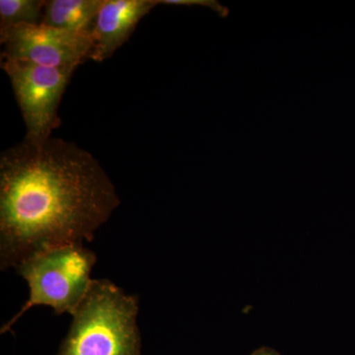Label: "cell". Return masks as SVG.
<instances>
[{
  "instance_id": "6da1fadb",
  "label": "cell",
  "mask_w": 355,
  "mask_h": 355,
  "mask_svg": "<svg viewBox=\"0 0 355 355\" xmlns=\"http://www.w3.org/2000/svg\"><path fill=\"white\" fill-rule=\"evenodd\" d=\"M121 200L99 161L62 139L23 140L0 156V261L92 241Z\"/></svg>"
},
{
  "instance_id": "7a4b0ae2",
  "label": "cell",
  "mask_w": 355,
  "mask_h": 355,
  "mask_svg": "<svg viewBox=\"0 0 355 355\" xmlns=\"http://www.w3.org/2000/svg\"><path fill=\"white\" fill-rule=\"evenodd\" d=\"M139 303L110 280L93 279L58 355H139Z\"/></svg>"
},
{
  "instance_id": "3957f363",
  "label": "cell",
  "mask_w": 355,
  "mask_h": 355,
  "mask_svg": "<svg viewBox=\"0 0 355 355\" xmlns=\"http://www.w3.org/2000/svg\"><path fill=\"white\" fill-rule=\"evenodd\" d=\"M95 263V254L79 243L49 248L20 261L16 268L29 286V299L1 333L34 306H49L58 315H73L87 295Z\"/></svg>"
},
{
  "instance_id": "277c9868",
  "label": "cell",
  "mask_w": 355,
  "mask_h": 355,
  "mask_svg": "<svg viewBox=\"0 0 355 355\" xmlns=\"http://www.w3.org/2000/svg\"><path fill=\"white\" fill-rule=\"evenodd\" d=\"M24 119L25 139L41 141L51 137L62 120L58 107L76 69L41 67L22 60H1Z\"/></svg>"
},
{
  "instance_id": "5b68a950",
  "label": "cell",
  "mask_w": 355,
  "mask_h": 355,
  "mask_svg": "<svg viewBox=\"0 0 355 355\" xmlns=\"http://www.w3.org/2000/svg\"><path fill=\"white\" fill-rule=\"evenodd\" d=\"M1 60H22L41 67L77 69L90 60L91 33L24 25L0 31Z\"/></svg>"
},
{
  "instance_id": "8992f818",
  "label": "cell",
  "mask_w": 355,
  "mask_h": 355,
  "mask_svg": "<svg viewBox=\"0 0 355 355\" xmlns=\"http://www.w3.org/2000/svg\"><path fill=\"white\" fill-rule=\"evenodd\" d=\"M159 0H102L91 30L90 60L102 62L127 43Z\"/></svg>"
},
{
  "instance_id": "52a82bcc",
  "label": "cell",
  "mask_w": 355,
  "mask_h": 355,
  "mask_svg": "<svg viewBox=\"0 0 355 355\" xmlns=\"http://www.w3.org/2000/svg\"><path fill=\"white\" fill-rule=\"evenodd\" d=\"M102 0H49L41 24L65 31L91 33Z\"/></svg>"
},
{
  "instance_id": "ba28073f",
  "label": "cell",
  "mask_w": 355,
  "mask_h": 355,
  "mask_svg": "<svg viewBox=\"0 0 355 355\" xmlns=\"http://www.w3.org/2000/svg\"><path fill=\"white\" fill-rule=\"evenodd\" d=\"M46 0H0V31L24 25H39Z\"/></svg>"
},
{
  "instance_id": "9c48e42d",
  "label": "cell",
  "mask_w": 355,
  "mask_h": 355,
  "mask_svg": "<svg viewBox=\"0 0 355 355\" xmlns=\"http://www.w3.org/2000/svg\"><path fill=\"white\" fill-rule=\"evenodd\" d=\"M159 3L175 6H203L209 7L220 17L226 18L229 15V9L222 6L216 0H159Z\"/></svg>"
},
{
  "instance_id": "30bf717a",
  "label": "cell",
  "mask_w": 355,
  "mask_h": 355,
  "mask_svg": "<svg viewBox=\"0 0 355 355\" xmlns=\"http://www.w3.org/2000/svg\"><path fill=\"white\" fill-rule=\"evenodd\" d=\"M251 355H282L277 350L270 349V347H261V349L254 350Z\"/></svg>"
}]
</instances>
